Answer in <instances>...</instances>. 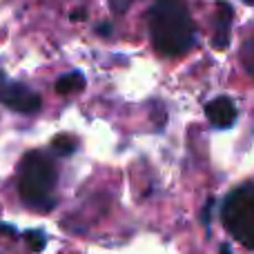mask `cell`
<instances>
[{"mask_svg":"<svg viewBox=\"0 0 254 254\" xmlns=\"http://www.w3.org/2000/svg\"><path fill=\"white\" fill-rule=\"evenodd\" d=\"M149 36L161 56H181L194 45V29L185 0H154L149 9Z\"/></svg>","mask_w":254,"mask_h":254,"instance_id":"cell-1","label":"cell"},{"mask_svg":"<svg viewBox=\"0 0 254 254\" xmlns=\"http://www.w3.org/2000/svg\"><path fill=\"white\" fill-rule=\"evenodd\" d=\"M56 181L58 174L52 158L45 156L43 152L25 154V158L20 161V172H18V192L27 205L43 212L52 210L56 203L54 198Z\"/></svg>","mask_w":254,"mask_h":254,"instance_id":"cell-2","label":"cell"},{"mask_svg":"<svg viewBox=\"0 0 254 254\" xmlns=\"http://www.w3.org/2000/svg\"><path fill=\"white\" fill-rule=\"evenodd\" d=\"M223 225L248 250H254V183L239 185L225 196L221 207Z\"/></svg>","mask_w":254,"mask_h":254,"instance_id":"cell-3","label":"cell"},{"mask_svg":"<svg viewBox=\"0 0 254 254\" xmlns=\"http://www.w3.org/2000/svg\"><path fill=\"white\" fill-rule=\"evenodd\" d=\"M0 103L9 110L18 112V114H36L40 110V96L36 92H31L29 87H25L22 83L7 78L0 71Z\"/></svg>","mask_w":254,"mask_h":254,"instance_id":"cell-4","label":"cell"},{"mask_svg":"<svg viewBox=\"0 0 254 254\" xmlns=\"http://www.w3.org/2000/svg\"><path fill=\"white\" fill-rule=\"evenodd\" d=\"M205 116L214 127L228 129V127H232L234 121H237V105H234L232 98L219 96L205 105Z\"/></svg>","mask_w":254,"mask_h":254,"instance_id":"cell-5","label":"cell"},{"mask_svg":"<svg viewBox=\"0 0 254 254\" xmlns=\"http://www.w3.org/2000/svg\"><path fill=\"white\" fill-rule=\"evenodd\" d=\"M230 22H232V7L228 2H219L216 29H214V45L219 49H225L230 45Z\"/></svg>","mask_w":254,"mask_h":254,"instance_id":"cell-6","label":"cell"},{"mask_svg":"<svg viewBox=\"0 0 254 254\" xmlns=\"http://www.w3.org/2000/svg\"><path fill=\"white\" fill-rule=\"evenodd\" d=\"M85 87V76L80 71H71L56 80V92L58 94H74Z\"/></svg>","mask_w":254,"mask_h":254,"instance_id":"cell-7","label":"cell"},{"mask_svg":"<svg viewBox=\"0 0 254 254\" xmlns=\"http://www.w3.org/2000/svg\"><path fill=\"white\" fill-rule=\"evenodd\" d=\"M76 149V140L71 136H56L52 140V152L58 154V156H69Z\"/></svg>","mask_w":254,"mask_h":254,"instance_id":"cell-8","label":"cell"},{"mask_svg":"<svg viewBox=\"0 0 254 254\" xmlns=\"http://www.w3.org/2000/svg\"><path fill=\"white\" fill-rule=\"evenodd\" d=\"M241 63L248 74L254 76V36L250 40H246V45L241 47Z\"/></svg>","mask_w":254,"mask_h":254,"instance_id":"cell-9","label":"cell"},{"mask_svg":"<svg viewBox=\"0 0 254 254\" xmlns=\"http://www.w3.org/2000/svg\"><path fill=\"white\" fill-rule=\"evenodd\" d=\"M25 241H27V246H29V250H34V252H43L45 246H47V239H45V234L40 232V230H29V232H25Z\"/></svg>","mask_w":254,"mask_h":254,"instance_id":"cell-10","label":"cell"},{"mask_svg":"<svg viewBox=\"0 0 254 254\" xmlns=\"http://www.w3.org/2000/svg\"><path fill=\"white\" fill-rule=\"evenodd\" d=\"M131 2H134V0H110V7L114 13H125L127 9L131 7Z\"/></svg>","mask_w":254,"mask_h":254,"instance_id":"cell-11","label":"cell"},{"mask_svg":"<svg viewBox=\"0 0 254 254\" xmlns=\"http://www.w3.org/2000/svg\"><path fill=\"white\" fill-rule=\"evenodd\" d=\"M212 205H214V198H210L207 201V205H205V212H203V223H210V212H212Z\"/></svg>","mask_w":254,"mask_h":254,"instance_id":"cell-12","label":"cell"},{"mask_svg":"<svg viewBox=\"0 0 254 254\" xmlns=\"http://www.w3.org/2000/svg\"><path fill=\"white\" fill-rule=\"evenodd\" d=\"M110 29H112L110 25H98V31H101L103 36H107V31H110Z\"/></svg>","mask_w":254,"mask_h":254,"instance_id":"cell-13","label":"cell"},{"mask_svg":"<svg viewBox=\"0 0 254 254\" xmlns=\"http://www.w3.org/2000/svg\"><path fill=\"white\" fill-rule=\"evenodd\" d=\"M219 254H232V250H230V246H221Z\"/></svg>","mask_w":254,"mask_h":254,"instance_id":"cell-14","label":"cell"},{"mask_svg":"<svg viewBox=\"0 0 254 254\" xmlns=\"http://www.w3.org/2000/svg\"><path fill=\"white\" fill-rule=\"evenodd\" d=\"M246 2H248V4H254V0H246Z\"/></svg>","mask_w":254,"mask_h":254,"instance_id":"cell-15","label":"cell"}]
</instances>
